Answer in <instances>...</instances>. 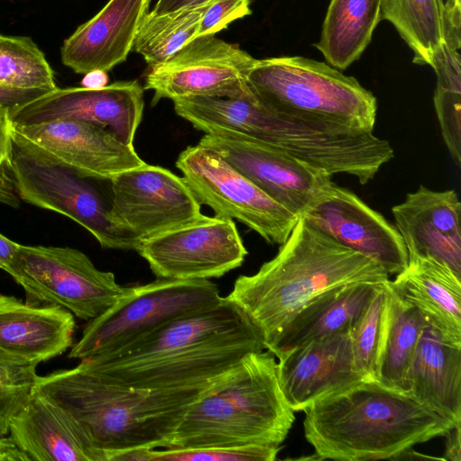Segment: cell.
Masks as SVG:
<instances>
[{
  "instance_id": "cell-1",
  "label": "cell",
  "mask_w": 461,
  "mask_h": 461,
  "mask_svg": "<svg viewBox=\"0 0 461 461\" xmlns=\"http://www.w3.org/2000/svg\"><path fill=\"white\" fill-rule=\"evenodd\" d=\"M262 350L258 329L237 304L222 297L213 307L77 366L122 385L166 390L212 383L248 354Z\"/></svg>"
},
{
  "instance_id": "cell-2",
  "label": "cell",
  "mask_w": 461,
  "mask_h": 461,
  "mask_svg": "<svg viewBox=\"0 0 461 461\" xmlns=\"http://www.w3.org/2000/svg\"><path fill=\"white\" fill-rule=\"evenodd\" d=\"M212 383L176 389H137L77 366L37 375L32 394L65 411L104 461H118L135 451L164 448L188 408Z\"/></svg>"
},
{
  "instance_id": "cell-3",
  "label": "cell",
  "mask_w": 461,
  "mask_h": 461,
  "mask_svg": "<svg viewBox=\"0 0 461 461\" xmlns=\"http://www.w3.org/2000/svg\"><path fill=\"white\" fill-rule=\"evenodd\" d=\"M385 271L300 217L277 254L253 275L240 276L225 296L259 331L264 346L321 293L355 282L384 283Z\"/></svg>"
},
{
  "instance_id": "cell-4",
  "label": "cell",
  "mask_w": 461,
  "mask_h": 461,
  "mask_svg": "<svg viewBox=\"0 0 461 461\" xmlns=\"http://www.w3.org/2000/svg\"><path fill=\"white\" fill-rule=\"evenodd\" d=\"M310 459L395 460L413 446L444 437L454 426L410 394L376 381L324 398L304 411Z\"/></svg>"
},
{
  "instance_id": "cell-5",
  "label": "cell",
  "mask_w": 461,
  "mask_h": 461,
  "mask_svg": "<svg viewBox=\"0 0 461 461\" xmlns=\"http://www.w3.org/2000/svg\"><path fill=\"white\" fill-rule=\"evenodd\" d=\"M294 419L275 356L252 352L203 391L164 448L279 447Z\"/></svg>"
},
{
  "instance_id": "cell-6",
  "label": "cell",
  "mask_w": 461,
  "mask_h": 461,
  "mask_svg": "<svg viewBox=\"0 0 461 461\" xmlns=\"http://www.w3.org/2000/svg\"><path fill=\"white\" fill-rule=\"evenodd\" d=\"M264 106L308 121L373 132L374 94L328 63L300 56L256 59L248 75Z\"/></svg>"
},
{
  "instance_id": "cell-7",
  "label": "cell",
  "mask_w": 461,
  "mask_h": 461,
  "mask_svg": "<svg viewBox=\"0 0 461 461\" xmlns=\"http://www.w3.org/2000/svg\"><path fill=\"white\" fill-rule=\"evenodd\" d=\"M222 296L209 279L157 278L124 287L116 301L88 321L69 358L85 359L122 348L183 317L218 304Z\"/></svg>"
},
{
  "instance_id": "cell-8",
  "label": "cell",
  "mask_w": 461,
  "mask_h": 461,
  "mask_svg": "<svg viewBox=\"0 0 461 461\" xmlns=\"http://www.w3.org/2000/svg\"><path fill=\"white\" fill-rule=\"evenodd\" d=\"M9 171L19 199L63 214L87 230L103 249L137 250L139 242L114 224L101 193L86 176L11 128Z\"/></svg>"
},
{
  "instance_id": "cell-9",
  "label": "cell",
  "mask_w": 461,
  "mask_h": 461,
  "mask_svg": "<svg viewBox=\"0 0 461 461\" xmlns=\"http://www.w3.org/2000/svg\"><path fill=\"white\" fill-rule=\"evenodd\" d=\"M32 305H59L89 321L123 292L113 273L98 269L82 251L69 247L21 245L7 272Z\"/></svg>"
},
{
  "instance_id": "cell-10",
  "label": "cell",
  "mask_w": 461,
  "mask_h": 461,
  "mask_svg": "<svg viewBox=\"0 0 461 461\" xmlns=\"http://www.w3.org/2000/svg\"><path fill=\"white\" fill-rule=\"evenodd\" d=\"M176 167L201 205L242 222L269 244H283L299 219L210 148L186 147Z\"/></svg>"
},
{
  "instance_id": "cell-11",
  "label": "cell",
  "mask_w": 461,
  "mask_h": 461,
  "mask_svg": "<svg viewBox=\"0 0 461 461\" xmlns=\"http://www.w3.org/2000/svg\"><path fill=\"white\" fill-rule=\"evenodd\" d=\"M256 59L213 34L197 36L167 61L150 67L143 89L151 104L167 98H254L248 75Z\"/></svg>"
},
{
  "instance_id": "cell-12",
  "label": "cell",
  "mask_w": 461,
  "mask_h": 461,
  "mask_svg": "<svg viewBox=\"0 0 461 461\" xmlns=\"http://www.w3.org/2000/svg\"><path fill=\"white\" fill-rule=\"evenodd\" d=\"M109 181L111 218L139 243L191 223L203 214L185 179L167 168L144 163Z\"/></svg>"
},
{
  "instance_id": "cell-13",
  "label": "cell",
  "mask_w": 461,
  "mask_h": 461,
  "mask_svg": "<svg viewBox=\"0 0 461 461\" xmlns=\"http://www.w3.org/2000/svg\"><path fill=\"white\" fill-rule=\"evenodd\" d=\"M157 278H219L242 265L248 255L233 220L202 216L141 241L136 250Z\"/></svg>"
},
{
  "instance_id": "cell-14",
  "label": "cell",
  "mask_w": 461,
  "mask_h": 461,
  "mask_svg": "<svg viewBox=\"0 0 461 461\" xmlns=\"http://www.w3.org/2000/svg\"><path fill=\"white\" fill-rule=\"evenodd\" d=\"M198 144L217 152L285 209L302 217L333 183L327 171L244 135L215 130Z\"/></svg>"
},
{
  "instance_id": "cell-15",
  "label": "cell",
  "mask_w": 461,
  "mask_h": 461,
  "mask_svg": "<svg viewBox=\"0 0 461 461\" xmlns=\"http://www.w3.org/2000/svg\"><path fill=\"white\" fill-rule=\"evenodd\" d=\"M143 90L137 80L117 81L96 89L57 87L10 109V120L19 126L57 120L88 122L108 130L121 142L134 148L144 109Z\"/></svg>"
},
{
  "instance_id": "cell-16",
  "label": "cell",
  "mask_w": 461,
  "mask_h": 461,
  "mask_svg": "<svg viewBox=\"0 0 461 461\" xmlns=\"http://www.w3.org/2000/svg\"><path fill=\"white\" fill-rule=\"evenodd\" d=\"M302 217L339 244L372 259L388 276L407 267L408 252L396 227L348 189L332 183Z\"/></svg>"
},
{
  "instance_id": "cell-17",
  "label": "cell",
  "mask_w": 461,
  "mask_h": 461,
  "mask_svg": "<svg viewBox=\"0 0 461 461\" xmlns=\"http://www.w3.org/2000/svg\"><path fill=\"white\" fill-rule=\"evenodd\" d=\"M276 358L279 384L294 411H303L365 380L355 364L349 330L312 340Z\"/></svg>"
},
{
  "instance_id": "cell-18",
  "label": "cell",
  "mask_w": 461,
  "mask_h": 461,
  "mask_svg": "<svg viewBox=\"0 0 461 461\" xmlns=\"http://www.w3.org/2000/svg\"><path fill=\"white\" fill-rule=\"evenodd\" d=\"M14 131L80 175L110 180L143 165L134 148L100 126L70 120L14 125Z\"/></svg>"
},
{
  "instance_id": "cell-19",
  "label": "cell",
  "mask_w": 461,
  "mask_h": 461,
  "mask_svg": "<svg viewBox=\"0 0 461 461\" xmlns=\"http://www.w3.org/2000/svg\"><path fill=\"white\" fill-rule=\"evenodd\" d=\"M392 213L408 258H432L461 277V203L456 191L420 185Z\"/></svg>"
},
{
  "instance_id": "cell-20",
  "label": "cell",
  "mask_w": 461,
  "mask_h": 461,
  "mask_svg": "<svg viewBox=\"0 0 461 461\" xmlns=\"http://www.w3.org/2000/svg\"><path fill=\"white\" fill-rule=\"evenodd\" d=\"M151 0H109L90 20L67 38L62 63L77 74L109 71L124 62L133 48Z\"/></svg>"
},
{
  "instance_id": "cell-21",
  "label": "cell",
  "mask_w": 461,
  "mask_h": 461,
  "mask_svg": "<svg viewBox=\"0 0 461 461\" xmlns=\"http://www.w3.org/2000/svg\"><path fill=\"white\" fill-rule=\"evenodd\" d=\"M75 316L59 305H32L0 294V355L38 366L73 345Z\"/></svg>"
},
{
  "instance_id": "cell-22",
  "label": "cell",
  "mask_w": 461,
  "mask_h": 461,
  "mask_svg": "<svg viewBox=\"0 0 461 461\" xmlns=\"http://www.w3.org/2000/svg\"><path fill=\"white\" fill-rule=\"evenodd\" d=\"M8 437L30 461H104L77 422L40 395L12 419Z\"/></svg>"
},
{
  "instance_id": "cell-23",
  "label": "cell",
  "mask_w": 461,
  "mask_h": 461,
  "mask_svg": "<svg viewBox=\"0 0 461 461\" xmlns=\"http://www.w3.org/2000/svg\"><path fill=\"white\" fill-rule=\"evenodd\" d=\"M408 394L453 425H460L461 344L427 324L411 366Z\"/></svg>"
},
{
  "instance_id": "cell-24",
  "label": "cell",
  "mask_w": 461,
  "mask_h": 461,
  "mask_svg": "<svg viewBox=\"0 0 461 461\" xmlns=\"http://www.w3.org/2000/svg\"><path fill=\"white\" fill-rule=\"evenodd\" d=\"M378 284L355 282L321 293L275 333L265 349L277 357L312 340L348 330Z\"/></svg>"
},
{
  "instance_id": "cell-25",
  "label": "cell",
  "mask_w": 461,
  "mask_h": 461,
  "mask_svg": "<svg viewBox=\"0 0 461 461\" xmlns=\"http://www.w3.org/2000/svg\"><path fill=\"white\" fill-rule=\"evenodd\" d=\"M390 284L429 325L461 344V277L450 267L429 257H411Z\"/></svg>"
},
{
  "instance_id": "cell-26",
  "label": "cell",
  "mask_w": 461,
  "mask_h": 461,
  "mask_svg": "<svg viewBox=\"0 0 461 461\" xmlns=\"http://www.w3.org/2000/svg\"><path fill=\"white\" fill-rule=\"evenodd\" d=\"M381 20V0H330L314 46L329 65L344 70L361 57Z\"/></svg>"
},
{
  "instance_id": "cell-27",
  "label": "cell",
  "mask_w": 461,
  "mask_h": 461,
  "mask_svg": "<svg viewBox=\"0 0 461 461\" xmlns=\"http://www.w3.org/2000/svg\"><path fill=\"white\" fill-rule=\"evenodd\" d=\"M388 286V311L379 353L375 381L409 393V374L421 333L428 324L419 310Z\"/></svg>"
},
{
  "instance_id": "cell-28",
  "label": "cell",
  "mask_w": 461,
  "mask_h": 461,
  "mask_svg": "<svg viewBox=\"0 0 461 461\" xmlns=\"http://www.w3.org/2000/svg\"><path fill=\"white\" fill-rule=\"evenodd\" d=\"M212 1L164 14L149 11L141 21L132 49L149 67L167 61L197 37Z\"/></svg>"
},
{
  "instance_id": "cell-29",
  "label": "cell",
  "mask_w": 461,
  "mask_h": 461,
  "mask_svg": "<svg viewBox=\"0 0 461 461\" xmlns=\"http://www.w3.org/2000/svg\"><path fill=\"white\" fill-rule=\"evenodd\" d=\"M382 20L391 23L413 52L412 62L430 64L443 41V0H381Z\"/></svg>"
},
{
  "instance_id": "cell-30",
  "label": "cell",
  "mask_w": 461,
  "mask_h": 461,
  "mask_svg": "<svg viewBox=\"0 0 461 461\" xmlns=\"http://www.w3.org/2000/svg\"><path fill=\"white\" fill-rule=\"evenodd\" d=\"M460 46L443 40L433 52L429 66L437 85L434 106L441 133L454 163L461 165V70Z\"/></svg>"
},
{
  "instance_id": "cell-31",
  "label": "cell",
  "mask_w": 461,
  "mask_h": 461,
  "mask_svg": "<svg viewBox=\"0 0 461 461\" xmlns=\"http://www.w3.org/2000/svg\"><path fill=\"white\" fill-rule=\"evenodd\" d=\"M0 84L52 91L58 86L44 53L32 38L0 34Z\"/></svg>"
},
{
  "instance_id": "cell-32",
  "label": "cell",
  "mask_w": 461,
  "mask_h": 461,
  "mask_svg": "<svg viewBox=\"0 0 461 461\" xmlns=\"http://www.w3.org/2000/svg\"><path fill=\"white\" fill-rule=\"evenodd\" d=\"M387 281L376 285L366 306L349 328L357 369L365 380L375 381L387 311Z\"/></svg>"
},
{
  "instance_id": "cell-33",
  "label": "cell",
  "mask_w": 461,
  "mask_h": 461,
  "mask_svg": "<svg viewBox=\"0 0 461 461\" xmlns=\"http://www.w3.org/2000/svg\"><path fill=\"white\" fill-rule=\"evenodd\" d=\"M280 447L246 446L209 448H158L126 454L119 461H274Z\"/></svg>"
},
{
  "instance_id": "cell-34",
  "label": "cell",
  "mask_w": 461,
  "mask_h": 461,
  "mask_svg": "<svg viewBox=\"0 0 461 461\" xmlns=\"http://www.w3.org/2000/svg\"><path fill=\"white\" fill-rule=\"evenodd\" d=\"M36 367L0 355V438L8 435L12 419L29 402Z\"/></svg>"
},
{
  "instance_id": "cell-35",
  "label": "cell",
  "mask_w": 461,
  "mask_h": 461,
  "mask_svg": "<svg viewBox=\"0 0 461 461\" xmlns=\"http://www.w3.org/2000/svg\"><path fill=\"white\" fill-rule=\"evenodd\" d=\"M252 1L212 0L201 21L197 36L215 35L235 20L249 15Z\"/></svg>"
},
{
  "instance_id": "cell-36",
  "label": "cell",
  "mask_w": 461,
  "mask_h": 461,
  "mask_svg": "<svg viewBox=\"0 0 461 461\" xmlns=\"http://www.w3.org/2000/svg\"><path fill=\"white\" fill-rule=\"evenodd\" d=\"M50 91L21 88L0 84V105L14 108L28 104Z\"/></svg>"
},
{
  "instance_id": "cell-37",
  "label": "cell",
  "mask_w": 461,
  "mask_h": 461,
  "mask_svg": "<svg viewBox=\"0 0 461 461\" xmlns=\"http://www.w3.org/2000/svg\"><path fill=\"white\" fill-rule=\"evenodd\" d=\"M10 109L0 105V168L8 170L12 150Z\"/></svg>"
},
{
  "instance_id": "cell-38",
  "label": "cell",
  "mask_w": 461,
  "mask_h": 461,
  "mask_svg": "<svg viewBox=\"0 0 461 461\" xmlns=\"http://www.w3.org/2000/svg\"><path fill=\"white\" fill-rule=\"evenodd\" d=\"M0 203L12 207L19 205V197L8 169L0 168Z\"/></svg>"
},
{
  "instance_id": "cell-39",
  "label": "cell",
  "mask_w": 461,
  "mask_h": 461,
  "mask_svg": "<svg viewBox=\"0 0 461 461\" xmlns=\"http://www.w3.org/2000/svg\"><path fill=\"white\" fill-rule=\"evenodd\" d=\"M461 424L456 425L450 429L446 437V447L444 451V460L461 461Z\"/></svg>"
},
{
  "instance_id": "cell-40",
  "label": "cell",
  "mask_w": 461,
  "mask_h": 461,
  "mask_svg": "<svg viewBox=\"0 0 461 461\" xmlns=\"http://www.w3.org/2000/svg\"><path fill=\"white\" fill-rule=\"evenodd\" d=\"M210 1L211 0H157L151 11L156 14L169 13L181 8L201 5Z\"/></svg>"
},
{
  "instance_id": "cell-41",
  "label": "cell",
  "mask_w": 461,
  "mask_h": 461,
  "mask_svg": "<svg viewBox=\"0 0 461 461\" xmlns=\"http://www.w3.org/2000/svg\"><path fill=\"white\" fill-rule=\"evenodd\" d=\"M20 246L0 233V269L8 272Z\"/></svg>"
},
{
  "instance_id": "cell-42",
  "label": "cell",
  "mask_w": 461,
  "mask_h": 461,
  "mask_svg": "<svg viewBox=\"0 0 461 461\" xmlns=\"http://www.w3.org/2000/svg\"><path fill=\"white\" fill-rule=\"evenodd\" d=\"M108 77L105 71L93 70L85 74L81 86L86 88H102L107 86Z\"/></svg>"
},
{
  "instance_id": "cell-43",
  "label": "cell",
  "mask_w": 461,
  "mask_h": 461,
  "mask_svg": "<svg viewBox=\"0 0 461 461\" xmlns=\"http://www.w3.org/2000/svg\"><path fill=\"white\" fill-rule=\"evenodd\" d=\"M454 2H455L457 5H461V0H454Z\"/></svg>"
},
{
  "instance_id": "cell-44",
  "label": "cell",
  "mask_w": 461,
  "mask_h": 461,
  "mask_svg": "<svg viewBox=\"0 0 461 461\" xmlns=\"http://www.w3.org/2000/svg\"><path fill=\"white\" fill-rule=\"evenodd\" d=\"M443 1H445V0H443Z\"/></svg>"
}]
</instances>
